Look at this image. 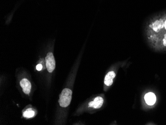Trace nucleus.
<instances>
[{"label":"nucleus","mask_w":166,"mask_h":125,"mask_svg":"<svg viewBox=\"0 0 166 125\" xmlns=\"http://www.w3.org/2000/svg\"><path fill=\"white\" fill-rule=\"evenodd\" d=\"M163 42L164 46H166V33L164 35V38L163 39Z\"/></svg>","instance_id":"10"},{"label":"nucleus","mask_w":166,"mask_h":125,"mask_svg":"<svg viewBox=\"0 0 166 125\" xmlns=\"http://www.w3.org/2000/svg\"><path fill=\"white\" fill-rule=\"evenodd\" d=\"M46 66L48 72L50 73L53 72L55 68V61L54 56L51 52L47 53L46 57Z\"/></svg>","instance_id":"2"},{"label":"nucleus","mask_w":166,"mask_h":125,"mask_svg":"<svg viewBox=\"0 0 166 125\" xmlns=\"http://www.w3.org/2000/svg\"><path fill=\"white\" fill-rule=\"evenodd\" d=\"M20 85L23 88V92L25 94H29L32 88V85L30 82L27 79H23L20 81Z\"/></svg>","instance_id":"3"},{"label":"nucleus","mask_w":166,"mask_h":125,"mask_svg":"<svg viewBox=\"0 0 166 125\" xmlns=\"http://www.w3.org/2000/svg\"><path fill=\"white\" fill-rule=\"evenodd\" d=\"M164 28H165V29H166V20H165V22H164Z\"/></svg>","instance_id":"11"},{"label":"nucleus","mask_w":166,"mask_h":125,"mask_svg":"<svg viewBox=\"0 0 166 125\" xmlns=\"http://www.w3.org/2000/svg\"><path fill=\"white\" fill-rule=\"evenodd\" d=\"M35 115V112L30 109H28L26 111L24 112L23 114V116L27 118H30L33 117Z\"/></svg>","instance_id":"8"},{"label":"nucleus","mask_w":166,"mask_h":125,"mask_svg":"<svg viewBox=\"0 0 166 125\" xmlns=\"http://www.w3.org/2000/svg\"><path fill=\"white\" fill-rule=\"evenodd\" d=\"M36 68H37V70L40 71L42 69V65L39 64V65H37Z\"/></svg>","instance_id":"9"},{"label":"nucleus","mask_w":166,"mask_h":125,"mask_svg":"<svg viewBox=\"0 0 166 125\" xmlns=\"http://www.w3.org/2000/svg\"><path fill=\"white\" fill-rule=\"evenodd\" d=\"M72 92L70 89L65 88L62 91L59 99V105L62 107H67L72 99Z\"/></svg>","instance_id":"1"},{"label":"nucleus","mask_w":166,"mask_h":125,"mask_svg":"<svg viewBox=\"0 0 166 125\" xmlns=\"http://www.w3.org/2000/svg\"><path fill=\"white\" fill-rule=\"evenodd\" d=\"M164 22L162 20H157L152 25V29L155 32H158L164 27Z\"/></svg>","instance_id":"7"},{"label":"nucleus","mask_w":166,"mask_h":125,"mask_svg":"<svg viewBox=\"0 0 166 125\" xmlns=\"http://www.w3.org/2000/svg\"><path fill=\"white\" fill-rule=\"evenodd\" d=\"M103 99L101 97H97L94 98L93 101L89 103V107L93 108L94 109H99L103 106Z\"/></svg>","instance_id":"4"},{"label":"nucleus","mask_w":166,"mask_h":125,"mask_svg":"<svg viewBox=\"0 0 166 125\" xmlns=\"http://www.w3.org/2000/svg\"><path fill=\"white\" fill-rule=\"evenodd\" d=\"M116 77V74L114 71L108 72L105 76L104 83L107 86H110L113 83V80Z\"/></svg>","instance_id":"5"},{"label":"nucleus","mask_w":166,"mask_h":125,"mask_svg":"<svg viewBox=\"0 0 166 125\" xmlns=\"http://www.w3.org/2000/svg\"><path fill=\"white\" fill-rule=\"evenodd\" d=\"M144 99L148 105H153L156 102V97L153 93L149 92L145 95Z\"/></svg>","instance_id":"6"}]
</instances>
